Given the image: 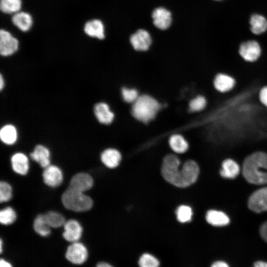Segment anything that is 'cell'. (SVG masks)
Masks as SVG:
<instances>
[{"mask_svg":"<svg viewBox=\"0 0 267 267\" xmlns=\"http://www.w3.org/2000/svg\"><path fill=\"white\" fill-rule=\"evenodd\" d=\"M180 161L174 155H167L164 159L162 166L163 178L171 184L184 188L193 184L197 179L199 171L192 162L186 161L179 171Z\"/></svg>","mask_w":267,"mask_h":267,"instance_id":"1","label":"cell"},{"mask_svg":"<svg viewBox=\"0 0 267 267\" xmlns=\"http://www.w3.org/2000/svg\"><path fill=\"white\" fill-rule=\"evenodd\" d=\"M267 170V154L258 151L252 153L245 159L242 173L246 180L254 184L267 183V173L262 171Z\"/></svg>","mask_w":267,"mask_h":267,"instance_id":"2","label":"cell"},{"mask_svg":"<svg viewBox=\"0 0 267 267\" xmlns=\"http://www.w3.org/2000/svg\"><path fill=\"white\" fill-rule=\"evenodd\" d=\"M160 108L159 103L154 98L143 94L133 103L132 114L137 120L147 123L155 117Z\"/></svg>","mask_w":267,"mask_h":267,"instance_id":"3","label":"cell"},{"mask_svg":"<svg viewBox=\"0 0 267 267\" xmlns=\"http://www.w3.org/2000/svg\"><path fill=\"white\" fill-rule=\"evenodd\" d=\"M61 201L66 209L77 212L88 211L93 204L89 196L69 187L62 194Z\"/></svg>","mask_w":267,"mask_h":267,"instance_id":"4","label":"cell"},{"mask_svg":"<svg viewBox=\"0 0 267 267\" xmlns=\"http://www.w3.org/2000/svg\"><path fill=\"white\" fill-rule=\"evenodd\" d=\"M238 54L244 61L248 63H254L260 58L262 49L256 41L249 40L240 44Z\"/></svg>","mask_w":267,"mask_h":267,"instance_id":"5","label":"cell"},{"mask_svg":"<svg viewBox=\"0 0 267 267\" xmlns=\"http://www.w3.org/2000/svg\"><path fill=\"white\" fill-rule=\"evenodd\" d=\"M248 207L255 213L267 211V187L259 189L252 194L249 198Z\"/></svg>","mask_w":267,"mask_h":267,"instance_id":"6","label":"cell"},{"mask_svg":"<svg viewBox=\"0 0 267 267\" xmlns=\"http://www.w3.org/2000/svg\"><path fill=\"white\" fill-rule=\"evenodd\" d=\"M213 86L215 90L221 93H228L235 88L236 81L235 78L225 73L217 74L213 79Z\"/></svg>","mask_w":267,"mask_h":267,"instance_id":"7","label":"cell"},{"mask_svg":"<svg viewBox=\"0 0 267 267\" xmlns=\"http://www.w3.org/2000/svg\"><path fill=\"white\" fill-rule=\"evenodd\" d=\"M18 40L8 31L1 29L0 31V53L2 56L12 55L18 48Z\"/></svg>","mask_w":267,"mask_h":267,"instance_id":"8","label":"cell"},{"mask_svg":"<svg viewBox=\"0 0 267 267\" xmlns=\"http://www.w3.org/2000/svg\"><path fill=\"white\" fill-rule=\"evenodd\" d=\"M65 257L73 264H82L87 259V250L82 243L78 241L73 242L68 247Z\"/></svg>","mask_w":267,"mask_h":267,"instance_id":"9","label":"cell"},{"mask_svg":"<svg viewBox=\"0 0 267 267\" xmlns=\"http://www.w3.org/2000/svg\"><path fill=\"white\" fill-rule=\"evenodd\" d=\"M44 182L51 187L58 186L63 180L62 171L56 166L50 165L44 168L43 173Z\"/></svg>","mask_w":267,"mask_h":267,"instance_id":"10","label":"cell"},{"mask_svg":"<svg viewBox=\"0 0 267 267\" xmlns=\"http://www.w3.org/2000/svg\"><path fill=\"white\" fill-rule=\"evenodd\" d=\"M93 184V180L91 176L86 173H79L72 178L69 187L84 192L90 189Z\"/></svg>","mask_w":267,"mask_h":267,"instance_id":"11","label":"cell"},{"mask_svg":"<svg viewBox=\"0 0 267 267\" xmlns=\"http://www.w3.org/2000/svg\"><path fill=\"white\" fill-rule=\"evenodd\" d=\"M130 42L134 49L145 51L149 48L151 44V38L147 31L139 29L131 36Z\"/></svg>","mask_w":267,"mask_h":267,"instance_id":"12","label":"cell"},{"mask_svg":"<svg viewBox=\"0 0 267 267\" xmlns=\"http://www.w3.org/2000/svg\"><path fill=\"white\" fill-rule=\"evenodd\" d=\"M64 238L71 242H77L81 237L83 228L80 223L75 220H69L64 224Z\"/></svg>","mask_w":267,"mask_h":267,"instance_id":"13","label":"cell"},{"mask_svg":"<svg viewBox=\"0 0 267 267\" xmlns=\"http://www.w3.org/2000/svg\"><path fill=\"white\" fill-rule=\"evenodd\" d=\"M152 17L154 25L161 30H166L171 25V13L164 7H158L154 9Z\"/></svg>","mask_w":267,"mask_h":267,"instance_id":"14","label":"cell"},{"mask_svg":"<svg viewBox=\"0 0 267 267\" xmlns=\"http://www.w3.org/2000/svg\"><path fill=\"white\" fill-rule=\"evenodd\" d=\"M94 112L97 120L103 124H109L114 120V114L110 109L108 105L104 102L95 104Z\"/></svg>","mask_w":267,"mask_h":267,"instance_id":"15","label":"cell"},{"mask_svg":"<svg viewBox=\"0 0 267 267\" xmlns=\"http://www.w3.org/2000/svg\"><path fill=\"white\" fill-rule=\"evenodd\" d=\"M11 163L12 168L15 173L21 175L27 174L29 165L28 158L25 154L20 152L13 154Z\"/></svg>","mask_w":267,"mask_h":267,"instance_id":"16","label":"cell"},{"mask_svg":"<svg viewBox=\"0 0 267 267\" xmlns=\"http://www.w3.org/2000/svg\"><path fill=\"white\" fill-rule=\"evenodd\" d=\"M31 158L45 168L50 165V152L42 145H37L30 154Z\"/></svg>","mask_w":267,"mask_h":267,"instance_id":"17","label":"cell"},{"mask_svg":"<svg viewBox=\"0 0 267 267\" xmlns=\"http://www.w3.org/2000/svg\"><path fill=\"white\" fill-rule=\"evenodd\" d=\"M84 31L89 36L102 40L105 37L104 26L98 19H93L86 23Z\"/></svg>","mask_w":267,"mask_h":267,"instance_id":"18","label":"cell"},{"mask_svg":"<svg viewBox=\"0 0 267 267\" xmlns=\"http://www.w3.org/2000/svg\"><path fill=\"white\" fill-rule=\"evenodd\" d=\"M121 160V153L117 150L109 148L105 150L101 155V160L109 168L117 167Z\"/></svg>","mask_w":267,"mask_h":267,"instance_id":"19","label":"cell"},{"mask_svg":"<svg viewBox=\"0 0 267 267\" xmlns=\"http://www.w3.org/2000/svg\"><path fill=\"white\" fill-rule=\"evenodd\" d=\"M11 20L13 24L23 32L28 31L32 25V18L29 13L18 11L13 14Z\"/></svg>","mask_w":267,"mask_h":267,"instance_id":"20","label":"cell"},{"mask_svg":"<svg viewBox=\"0 0 267 267\" xmlns=\"http://www.w3.org/2000/svg\"><path fill=\"white\" fill-rule=\"evenodd\" d=\"M206 219L209 224L213 226H224L229 222V219L225 213L214 210L207 212Z\"/></svg>","mask_w":267,"mask_h":267,"instance_id":"21","label":"cell"},{"mask_svg":"<svg viewBox=\"0 0 267 267\" xmlns=\"http://www.w3.org/2000/svg\"><path fill=\"white\" fill-rule=\"evenodd\" d=\"M222 166L220 175L223 178H234L239 173L240 168L239 165L232 159L225 160L222 162Z\"/></svg>","mask_w":267,"mask_h":267,"instance_id":"22","label":"cell"},{"mask_svg":"<svg viewBox=\"0 0 267 267\" xmlns=\"http://www.w3.org/2000/svg\"><path fill=\"white\" fill-rule=\"evenodd\" d=\"M1 140L5 144L12 145L17 139V132L16 128L10 124L3 126L0 131Z\"/></svg>","mask_w":267,"mask_h":267,"instance_id":"23","label":"cell"},{"mask_svg":"<svg viewBox=\"0 0 267 267\" xmlns=\"http://www.w3.org/2000/svg\"><path fill=\"white\" fill-rule=\"evenodd\" d=\"M250 23L252 32L256 35H260L267 29V21L262 15L254 14L250 18Z\"/></svg>","mask_w":267,"mask_h":267,"instance_id":"24","label":"cell"},{"mask_svg":"<svg viewBox=\"0 0 267 267\" xmlns=\"http://www.w3.org/2000/svg\"><path fill=\"white\" fill-rule=\"evenodd\" d=\"M169 144L172 149L176 153H182L187 151L188 144L185 138L180 134H174L171 136Z\"/></svg>","mask_w":267,"mask_h":267,"instance_id":"25","label":"cell"},{"mask_svg":"<svg viewBox=\"0 0 267 267\" xmlns=\"http://www.w3.org/2000/svg\"><path fill=\"white\" fill-rule=\"evenodd\" d=\"M35 231L42 236H46L50 233V227L47 223L44 215H39L34 221Z\"/></svg>","mask_w":267,"mask_h":267,"instance_id":"26","label":"cell"},{"mask_svg":"<svg viewBox=\"0 0 267 267\" xmlns=\"http://www.w3.org/2000/svg\"><path fill=\"white\" fill-rule=\"evenodd\" d=\"M44 216L47 223L50 227H61L64 225L66 222L63 215L55 211H49L44 214Z\"/></svg>","mask_w":267,"mask_h":267,"instance_id":"27","label":"cell"},{"mask_svg":"<svg viewBox=\"0 0 267 267\" xmlns=\"http://www.w3.org/2000/svg\"><path fill=\"white\" fill-rule=\"evenodd\" d=\"M21 0H0V8L2 12L8 13H15L19 11L21 7Z\"/></svg>","mask_w":267,"mask_h":267,"instance_id":"28","label":"cell"},{"mask_svg":"<svg viewBox=\"0 0 267 267\" xmlns=\"http://www.w3.org/2000/svg\"><path fill=\"white\" fill-rule=\"evenodd\" d=\"M139 267H160V262L154 255L149 253L142 254L138 260Z\"/></svg>","mask_w":267,"mask_h":267,"instance_id":"29","label":"cell"},{"mask_svg":"<svg viewBox=\"0 0 267 267\" xmlns=\"http://www.w3.org/2000/svg\"><path fill=\"white\" fill-rule=\"evenodd\" d=\"M207 104L206 98L202 95L196 96L189 103V110L192 112H197L204 110Z\"/></svg>","mask_w":267,"mask_h":267,"instance_id":"30","label":"cell"},{"mask_svg":"<svg viewBox=\"0 0 267 267\" xmlns=\"http://www.w3.org/2000/svg\"><path fill=\"white\" fill-rule=\"evenodd\" d=\"M16 219V213L11 207L5 208L0 212V222L2 224H10L15 222Z\"/></svg>","mask_w":267,"mask_h":267,"instance_id":"31","label":"cell"},{"mask_svg":"<svg viewBox=\"0 0 267 267\" xmlns=\"http://www.w3.org/2000/svg\"><path fill=\"white\" fill-rule=\"evenodd\" d=\"M176 215L178 222L181 223L187 222L191 220L192 211L188 206L181 205L177 209Z\"/></svg>","mask_w":267,"mask_h":267,"instance_id":"32","label":"cell"},{"mask_svg":"<svg viewBox=\"0 0 267 267\" xmlns=\"http://www.w3.org/2000/svg\"><path fill=\"white\" fill-rule=\"evenodd\" d=\"M12 188L11 185L5 181L0 183V201H8L12 197Z\"/></svg>","mask_w":267,"mask_h":267,"instance_id":"33","label":"cell"},{"mask_svg":"<svg viewBox=\"0 0 267 267\" xmlns=\"http://www.w3.org/2000/svg\"><path fill=\"white\" fill-rule=\"evenodd\" d=\"M123 98L128 103H134L139 97L137 91L134 89L124 88L121 91Z\"/></svg>","mask_w":267,"mask_h":267,"instance_id":"34","label":"cell"},{"mask_svg":"<svg viewBox=\"0 0 267 267\" xmlns=\"http://www.w3.org/2000/svg\"><path fill=\"white\" fill-rule=\"evenodd\" d=\"M258 99L260 103L267 108V86L262 87L259 90Z\"/></svg>","mask_w":267,"mask_h":267,"instance_id":"35","label":"cell"},{"mask_svg":"<svg viewBox=\"0 0 267 267\" xmlns=\"http://www.w3.org/2000/svg\"><path fill=\"white\" fill-rule=\"evenodd\" d=\"M260 232L262 238L267 242V222L261 225Z\"/></svg>","mask_w":267,"mask_h":267,"instance_id":"36","label":"cell"},{"mask_svg":"<svg viewBox=\"0 0 267 267\" xmlns=\"http://www.w3.org/2000/svg\"><path fill=\"white\" fill-rule=\"evenodd\" d=\"M211 267H229L228 265L225 262L218 261L213 263Z\"/></svg>","mask_w":267,"mask_h":267,"instance_id":"37","label":"cell"},{"mask_svg":"<svg viewBox=\"0 0 267 267\" xmlns=\"http://www.w3.org/2000/svg\"><path fill=\"white\" fill-rule=\"evenodd\" d=\"M254 267H267V262L264 261H257L254 264Z\"/></svg>","mask_w":267,"mask_h":267,"instance_id":"38","label":"cell"},{"mask_svg":"<svg viewBox=\"0 0 267 267\" xmlns=\"http://www.w3.org/2000/svg\"><path fill=\"white\" fill-rule=\"evenodd\" d=\"M96 267H113L108 263L101 262L98 263L96 265Z\"/></svg>","mask_w":267,"mask_h":267,"instance_id":"39","label":"cell"},{"mask_svg":"<svg viewBox=\"0 0 267 267\" xmlns=\"http://www.w3.org/2000/svg\"><path fill=\"white\" fill-rule=\"evenodd\" d=\"M0 267H12L11 265L3 259L0 261Z\"/></svg>","mask_w":267,"mask_h":267,"instance_id":"40","label":"cell"},{"mask_svg":"<svg viewBox=\"0 0 267 267\" xmlns=\"http://www.w3.org/2000/svg\"><path fill=\"white\" fill-rule=\"evenodd\" d=\"M4 87V81L2 75L0 76V89L1 90Z\"/></svg>","mask_w":267,"mask_h":267,"instance_id":"41","label":"cell"},{"mask_svg":"<svg viewBox=\"0 0 267 267\" xmlns=\"http://www.w3.org/2000/svg\"></svg>","mask_w":267,"mask_h":267,"instance_id":"42","label":"cell"}]
</instances>
